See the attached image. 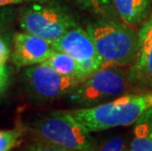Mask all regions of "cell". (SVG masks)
I'll use <instances>...</instances> for the list:
<instances>
[{
	"label": "cell",
	"instance_id": "3",
	"mask_svg": "<svg viewBox=\"0 0 152 151\" xmlns=\"http://www.w3.org/2000/svg\"><path fill=\"white\" fill-rule=\"evenodd\" d=\"M30 130L39 142L79 151L94 149L91 131L69 111H54L35 119L31 124Z\"/></svg>",
	"mask_w": 152,
	"mask_h": 151
},
{
	"label": "cell",
	"instance_id": "17",
	"mask_svg": "<svg viewBox=\"0 0 152 151\" xmlns=\"http://www.w3.org/2000/svg\"><path fill=\"white\" fill-rule=\"evenodd\" d=\"M13 11L7 7L0 8V34H10Z\"/></svg>",
	"mask_w": 152,
	"mask_h": 151
},
{
	"label": "cell",
	"instance_id": "12",
	"mask_svg": "<svg viewBox=\"0 0 152 151\" xmlns=\"http://www.w3.org/2000/svg\"><path fill=\"white\" fill-rule=\"evenodd\" d=\"M129 149L130 151H152V124L149 118L135 126Z\"/></svg>",
	"mask_w": 152,
	"mask_h": 151
},
{
	"label": "cell",
	"instance_id": "9",
	"mask_svg": "<svg viewBox=\"0 0 152 151\" xmlns=\"http://www.w3.org/2000/svg\"><path fill=\"white\" fill-rule=\"evenodd\" d=\"M138 50L128 76L131 85L144 89H152V15L141 25L137 31Z\"/></svg>",
	"mask_w": 152,
	"mask_h": 151
},
{
	"label": "cell",
	"instance_id": "14",
	"mask_svg": "<svg viewBox=\"0 0 152 151\" xmlns=\"http://www.w3.org/2000/svg\"><path fill=\"white\" fill-rule=\"evenodd\" d=\"M80 7L96 15H106L114 8L113 0H75Z\"/></svg>",
	"mask_w": 152,
	"mask_h": 151
},
{
	"label": "cell",
	"instance_id": "2",
	"mask_svg": "<svg viewBox=\"0 0 152 151\" xmlns=\"http://www.w3.org/2000/svg\"><path fill=\"white\" fill-rule=\"evenodd\" d=\"M105 66H132L138 50V34L130 26L101 20L86 27Z\"/></svg>",
	"mask_w": 152,
	"mask_h": 151
},
{
	"label": "cell",
	"instance_id": "20",
	"mask_svg": "<svg viewBox=\"0 0 152 151\" xmlns=\"http://www.w3.org/2000/svg\"><path fill=\"white\" fill-rule=\"evenodd\" d=\"M23 3H28L27 0H0V8H5L12 5H19Z\"/></svg>",
	"mask_w": 152,
	"mask_h": 151
},
{
	"label": "cell",
	"instance_id": "10",
	"mask_svg": "<svg viewBox=\"0 0 152 151\" xmlns=\"http://www.w3.org/2000/svg\"><path fill=\"white\" fill-rule=\"evenodd\" d=\"M113 5L123 23L134 27L147 19L151 0H113Z\"/></svg>",
	"mask_w": 152,
	"mask_h": 151
},
{
	"label": "cell",
	"instance_id": "11",
	"mask_svg": "<svg viewBox=\"0 0 152 151\" xmlns=\"http://www.w3.org/2000/svg\"><path fill=\"white\" fill-rule=\"evenodd\" d=\"M45 63L64 76L79 79L83 82L87 79L86 75L80 68L77 60L69 54L62 52V51L54 50Z\"/></svg>",
	"mask_w": 152,
	"mask_h": 151
},
{
	"label": "cell",
	"instance_id": "4",
	"mask_svg": "<svg viewBox=\"0 0 152 151\" xmlns=\"http://www.w3.org/2000/svg\"><path fill=\"white\" fill-rule=\"evenodd\" d=\"M19 25L25 33L37 35L51 42L61 38L77 27L73 15L54 2H33L20 9Z\"/></svg>",
	"mask_w": 152,
	"mask_h": 151
},
{
	"label": "cell",
	"instance_id": "8",
	"mask_svg": "<svg viewBox=\"0 0 152 151\" xmlns=\"http://www.w3.org/2000/svg\"><path fill=\"white\" fill-rule=\"evenodd\" d=\"M53 42L28 33H15L12 37L11 60L18 68L45 63L54 51Z\"/></svg>",
	"mask_w": 152,
	"mask_h": 151
},
{
	"label": "cell",
	"instance_id": "13",
	"mask_svg": "<svg viewBox=\"0 0 152 151\" xmlns=\"http://www.w3.org/2000/svg\"><path fill=\"white\" fill-rule=\"evenodd\" d=\"M24 133L22 128L0 130V151H10L20 143Z\"/></svg>",
	"mask_w": 152,
	"mask_h": 151
},
{
	"label": "cell",
	"instance_id": "19",
	"mask_svg": "<svg viewBox=\"0 0 152 151\" xmlns=\"http://www.w3.org/2000/svg\"><path fill=\"white\" fill-rule=\"evenodd\" d=\"M11 77V69L10 67L5 65H0V96H1L4 91L6 90L9 85Z\"/></svg>",
	"mask_w": 152,
	"mask_h": 151
},
{
	"label": "cell",
	"instance_id": "6",
	"mask_svg": "<svg viewBox=\"0 0 152 151\" xmlns=\"http://www.w3.org/2000/svg\"><path fill=\"white\" fill-rule=\"evenodd\" d=\"M23 81L31 97L39 101H52L70 95L83 81L58 73L46 63L27 67Z\"/></svg>",
	"mask_w": 152,
	"mask_h": 151
},
{
	"label": "cell",
	"instance_id": "15",
	"mask_svg": "<svg viewBox=\"0 0 152 151\" xmlns=\"http://www.w3.org/2000/svg\"><path fill=\"white\" fill-rule=\"evenodd\" d=\"M92 151H130V149L125 137L118 136L104 141L97 149Z\"/></svg>",
	"mask_w": 152,
	"mask_h": 151
},
{
	"label": "cell",
	"instance_id": "21",
	"mask_svg": "<svg viewBox=\"0 0 152 151\" xmlns=\"http://www.w3.org/2000/svg\"><path fill=\"white\" fill-rule=\"evenodd\" d=\"M28 3L30 2V3H33V2H47V1H49V0H27Z\"/></svg>",
	"mask_w": 152,
	"mask_h": 151
},
{
	"label": "cell",
	"instance_id": "1",
	"mask_svg": "<svg viewBox=\"0 0 152 151\" xmlns=\"http://www.w3.org/2000/svg\"><path fill=\"white\" fill-rule=\"evenodd\" d=\"M69 112L91 133L128 127L152 115V89L121 95L106 103Z\"/></svg>",
	"mask_w": 152,
	"mask_h": 151
},
{
	"label": "cell",
	"instance_id": "22",
	"mask_svg": "<svg viewBox=\"0 0 152 151\" xmlns=\"http://www.w3.org/2000/svg\"><path fill=\"white\" fill-rule=\"evenodd\" d=\"M150 121H151V124H152V119H151V120H150Z\"/></svg>",
	"mask_w": 152,
	"mask_h": 151
},
{
	"label": "cell",
	"instance_id": "18",
	"mask_svg": "<svg viewBox=\"0 0 152 151\" xmlns=\"http://www.w3.org/2000/svg\"><path fill=\"white\" fill-rule=\"evenodd\" d=\"M23 151H79V150H73V149L65 148V147L53 145V144L39 142L37 144H34V145L28 147V148H26Z\"/></svg>",
	"mask_w": 152,
	"mask_h": 151
},
{
	"label": "cell",
	"instance_id": "5",
	"mask_svg": "<svg viewBox=\"0 0 152 151\" xmlns=\"http://www.w3.org/2000/svg\"><path fill=\"white\" fill-rule=\"evenodd\" d=\"M127 73L117 66H103L74 90L71 101L80 108L93 107L123 95L130 88Z\"/></svg>",
	"mask_w": 152,
	"mask_h": 151
},
{
	"label": "cell",
	"instance_id": "16",
	"mask_svg": "<svg viewBox=\"0 0 152 151\" xmlns=\"http://www.w3.org/2000/svg\"><path fill=\"white\" fill-rule=\"evenodd\" d=\"M12 37L10 34H0V65L7 64L11 58L12 51Z\"/></svg>",
	"mask_w": 152,
	"mask_h": 151
},
{
	"label": "cell",
	"instance_id": "7",
	"mask_svg": "<svg viewBox=\"0 0 152 151\" xmlns=\"http://www.w3.org/2000/svg\"><path fill=\"white\" fill-rule=\"evenodd\" d=\"M53 46L55 50L65 52L75 58L87 78L104 66L89 33L79 26L71 28L53 42Z\"/></svg>",
	"mask_w": 152,
	"mask_h": 151
}]
</instances>
